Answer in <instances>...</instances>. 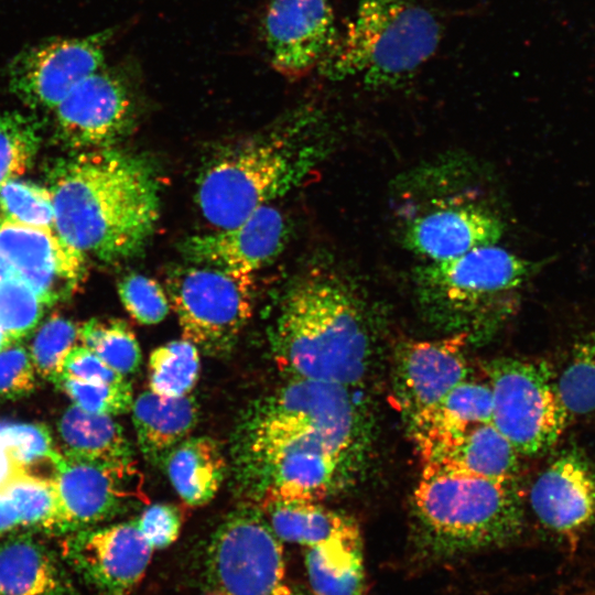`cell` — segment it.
Returning <instances> with one entry per match:
<instances>
[{"instance_id":"cell-1","label":"cell","mask_w":595,"mask_h":595,"mask_svg":"<svg viewBox=\"0 0 595 595\" xmlns=\"http://www.w3.org/2000/svg\"><path fill=\"white\" fill-rule=\"evenodd\" d=\"M56 234L82 255H138L160 215L159 183L142 159L107 148L64 160L51 173Z\"/></svg>"},{"instance_id":"cell-2","label":"cell","mask_w":595,"mask_h":595,"mask_svg":"<svg viewBox=\"0 0 595 595\" xmlns=\"http://www.w3.org/2000/svg\"><path fill=\"white\" fill-rule=\"evenodd\" d=\"M371 317L351 279L329 266L311 268L282 298L270 334L273 356L292 378L359 387L376 355Z\"/></svg>"},{"instance_id":"cell-3","label":"cell","mask_w":595,"mask_h":595,"mask_svg":"<svg viewBox=\"0 0 595 595\" xmlns=\"http://www.w3.org/2000/svg\"><path fill=\"white\" fill-rule=\"evenodd\" d=\"M316 115L300 111L267 133L215 158L199 175L196 201L217 228L242 221L298 186L322 159Z\"/></svg>"},{"instance_id":"cell-4","label":"cell","mask_w":595,"mask_h":595,"mask_svg":"<svg viewBox=\"0 0 595 595\" xmlns=\"http://www.w3.org/2000/svg\"><path fill=\"white\" fill-rule=\"evenodd\" d=\"M540 267L497 245L480 247L418 267L414 295L433 326L476 340L494 334L515 313L522 288Z\"/></svg>"},{"instance_id":"cell-5","label":"cell","mask_w":595,"mask_h":595,"mask_svg":"<svg viewBox=\"0 0 595 595\" xmlns=\"http://www.w3.org/2000/svg\"><path fill=\"white\" fill-rule=\"evenodd\" d=\"M412 512L423 545L435 555L500 547L517 539L524 508L517 479L422 467Z\"/></svg>"},{"instance_id":"cell-6","label":"cell","mask_w":595,"mask_h":595,"mask_svg":"<svg viewBox=\"0 0 595 595\" xmlns=\"http://www.w3.org/2000/svg\"><path fill=\"white\" fill-rule=\"evenodd\" d=\"M442 28L428 0H360L318 67L334 80L353 77L368 88L396 87L433 56Z\"/></svg>"},{"instance_id":"cell-7","label":"cell","mask_w":595,"mask_h":595,"mask_svg":"<svg viewBox=\"0 0 595 595\" xmlns=\"http://www.w3.org/2000/svg\"><path fill=\"white\" fill-rule=\"evenodd\" d=\"M292 431L317 433L340 451L361 459L369 441L370 422L355 388L292 378L251 408L237 437Z\"/></svg>"},{"instance_id":"cell-8","label":"cell","mask_w":595,"mask_h":595,"mask_svg":"<svg viewBox=\"0 0 595 595\" xmlns=\"http://www.w3.org/2000/svg\"><path fill=\"white\" fill-rule=\"evenodd\" d=\"M360 459L320 434L290 435L238 463L240 487L260 507L277 501L320 502L343 488Z\"/></svg>"},{"instance_id":"cell-9","label":"cell","mask_w":595,"mask_h":595,"mask_svg":"<svg viewBox=\"0 0 595 595\" xmlns=\"http://www.w3.org/2000/svg\"><path fill=\"white\" fill-rule=\"evenodd\" d=\"M493 393L491 423L519 455L534 456L551 448L571 415L548 364L500 357L485 366Z\"/></svg>"},{"instance_id":"cell-10","label":"cell","mask_w":595,"mask_h":595,"mask_svg":"<svg viewBox=\"0 0 595 595\" xmlns=\"http://www.w3.org/2000/svg\"><path fill=\"white\" fill-rule=\"evenodd\" d=\"M203 581L206 595H293L281 540L251 508L231 512L214 531Z\"/></svg>"},{"instance_id":"cell-11","label":"cell","mask_w":595,"mask_h":595,"mask_svg":"<svg viewBox=\"0 0 595 595\" xmlns=\"http://www.w3.org/2000/svg\"><path fill=\"white\" fill-rule=\"evenodd\" d=\"M252 281L195 264L172 271L167 298L182 338L208 356L228 354L252 315Z\"/></svg>"},{"instance_id":"cell-12","label":"cell","mask_w":595,"mask_h":595,"mask_svg":"<svg viewBox=\"0 0 595 595\" xmlns=\"http://www.w3.org/2000/svg\"><path fill=\"white\" fill-rule=\"evenodd\" d=\"M472 188L428 196L402 208L399 232L410 252L439 261L497 245L505 223Z\"/></svg>"},{"instance_id":"cell-13","label":"cell","mask_w":595,"mask_h":595,"mask_svg":"<svg viewBox=\"0 0 595 595\" xmlns=\"http://www.w3.org/2000/svg\"><path fill=\"white\" fill-rule=\"evenodd\" d=\"M133 68L102 66L78 83L54 109L57 138L72 149L107 148L132 126Z\"/></svg>"},{"instance_id":"cell-14","label":"cell","mask_w":595,"mask_h":595,"mask_svg":"<svg viewBox=\"0 0 595 595\" xmlns=\"http://www.w3.org/2000/svg\"><path fill=\"white\" fill-rule=\"evenodd\" d=\"M112 30L55 37L18 53L8 68L11 91L28 107L54 110L71 90L105 66Z\"/></svg>"},{"instance_id":"cell-15","label":"cell","mask_w":595,"mask_h":595,"mask_svg":"<svg viewBox=\"0 0 595 595\" xmlns=\"http://www.w3.org/2000/svg\"><path fill=\"white\" fill-rule=\"evenodd\" d=\"M52 484L65 531L90 528L115 517L129 498H143L134 461L104 462L61 453Z\"/></svg>"},{"instance_id":"cell-16","label":"cell","mask_w":595,"mask_h":595,"mask_svg":"<svg viewBox=\"0 0 595 595\" xmlns=\"http://www.w3.org/2000/svg\"><path fill=\"white\" fill-rule=\"evenodd\" d=\"M464 335L399 345L392 367V392L407 425L434 408L468 378Z\"/></svg>"},{"instance_id":"cell-17","label":"cell","mask_w":595,"mask_h":595,"mask_svg":"<svg viewBox=\"0 0 595 595\" xmlns=\"http://www.w3.org/2000/svg\"><path fill=\"white\" fill-rule=\"evenodd\" d=\"M0 256L46 306L71 298L85 274V256L47 227L0 218Z\"/></svg>"},{"instance_id":"cell-18","label":"cell","mask_w":595,"mask_h":595,"mask_svg":"<svg viewBox=\"0 0 595 595\" xmlns=\"http://www.w3.org/2000/svg\"><path fill=\"white\" fill-rule=\"evenodd\" d=\"M261 32L272 66L288 76L320 66L338 36L329 0H269Z\"/></svg>"},{"instance_id":"cell-19","label":"cell","mask_w":595,"mask_h":595,"mask_svg":"<svg viewBox=\"0 0 595 595\" xmlns=\"http://www.w3.org/2000/svg\"><path fill=\"white\" fill-rule=\"evenodd\" d=\"M64 550L74 569L104 595H129L154 551L136 520L82 529L65 542Z\"/></svg>"},{"instance_id":"cell-20","label":"cell","mask_w":595,"mask_h":595,"mask_svg":"<svg viewBox=\"0 0 595 595\" xmlns=\"http://www.w3.org/2000/svg\"><path fill=\"white\" fill-rule=\"evenodd\" d=\"M286 237L283 215L266 205L235 226L185 238L178 249L192 264L252 278L280 253Z\"/></svg>"},{"instance_id":"cell-21","label":"cell","mask_w":595,"mask_h":595,"mask_svg":"<svg viewBox=\"0 0 595 595\" xmlns=\"http://www.w3.org/2000/svg\"><path fill=\"white\" fill-rule=\"evenodd\" d=\"M530 507L550 531L576 537L595 526V466L575 444L562 448L530 489Z\"/></svg>"},{"instance_id":"cell-22","label":"cell","mask_w":595,"mask_h":595,"mask_svg":"<svg viewBox=\"0 0 595 595\" xmlns=\"http://www.w3.org/2000/svg\"><path fill=\"white\" fill-rule=\"evenodd\" d=\"M422 467L517 479L519 453L491 422L416 445Z\"/></svg>"},{"instance_id":"cell-23","label":"cell","mask_w":595,"mask_h":595,"mask_svg":"<svg viewBox=\"0 0 595 595\" xmlns=\"http://www.w3.org/2000/svg\"><path fill=\"white\" fill-rule=\"evenodd\" d=\"M131 410L138 446L153 465H163L170 452L188 437L198 418L196 400L188 394L166 398L145 391Z\"/></svg>"},{"instance_id":"cell-24","label":"cell","mask_w":595,"mask_h":595,"mask_svg":"<svg viewBox=\"0 0 595 595\" xmlns=\"http://www.w3.org/2000/svg\"><path fill=\"white\" fill-rule=\"evenodd\" d=\"M1 595H75L51 552L28 534L0 544Z\"/></svg>"},{"instance_id":"cell-25","label":"cell","mask_w":595,"mask_h":595,"mask_svg":"<svg viewBox=\"0 0 595 595\" xmlns=\"http://www.w3.org/2000/svg\"><path fill=\"white\" fill-rule=\"evenodd\" d=\"M163 466L178 497L191 507L209 502L227 472L219 444L208 436H188L170 452Z\"/></svg>"},{"instance_id":"cell-26","label":"cell","mask_w":595,"mask_h":595,"mask_svg":"<svg viewBox=\"0 0 595 595\" xmlns=\"http://www.w3.org/2000/svg\"><path fill=\"white\" fill-rule=\"evenodd\" d=\"M493 393L489 383L465 379L434 408L408 425L415 445L491 422Z\"/></svg>"},{"instance_id":"cell-27","label":"cell","mask_w":595,"mask_h":595,"mask_svg":"<svg viewBox=\"0 0 595 595\" xmlns=\"http://www.w3.org/2000/svg\"><path fill=\"white\" fill-rule=\"evenodd\" d=\"M281 541L306 548L336 539H359L356 522L339 512L310 501H277L261 507Z\"/></svg>"},{"instance_id":"cell-28","label":"cell","mask_w":595,"mask_h":595,"mask_svg":"<svg viewBox=\"0 0 595 595\" xmlns=\"http://www.w3.org/2000/svg\"><path fill=\"white\" fill-rule=\"evenodd\" d=\"M57 430L64 455L104 462L133 461L122 426L110 415L89 413L73 404L60 418Z\"/></svg>"},{"instance_id":"cell-29","label":"cell","mask_w":595,"mask_h":595,"mask_svg":"<svg viewBox=\"0 0 595 595\" xmlns=\"http://www.w3.org/2000/svg\"><path fill=\"white\" fill-rule=\"evenodd\" d=\"M305 567L313 595H366L361 538L309 547Z\"/></svg>"},{"instance_id":"cell-30","label":"cell","mask_w":595,"mask_h":595,"mask_svg":"<svg viewBox=\"0 0 595 595\" xmlns=\"http://www.w3.org/2000/svg\"><path fill=\"white\" fill-rule=\"evenodd\" d=\"M201 369L199 349L182 338L152 350L148 363L150 391L166 397L186 396L194 388Z\"/></svg>"},{"instance_id":"cell-31","label":"cell","mask_w":595,"mask_h":595,"mask_svg":"<svg viewBox=\"0 0 595 595\" xmlns=\"http://www.w3.org/2000/svg\"><path fill=\"white\" fill-rule=\"evenodd\" d=\"M79 342L122 376L136 372L141 364L137 337L123 321L91 318L79 326Z\"/></svg>"},{"instance_id":"cell-32","label":"cell","mask_w":595,"mask_h":595,"mask_svg":"<svg viewBox=\"0 0 595 595\" xmlns=\"http://www.w3.org/2000/svg\"><path fill=\"white\" fill-rule=\"evenodd\" d=\"M556 385L571 418L595 414V329L574 345Z\"/></svg>"},{"instance_id":"cell-33","label":"cell","mask_w":595,"mask_h":595,"mask_svg":"<svg viewBox=\"0 0 595 595\" xmlns=\"http://www.w3.org/2000/svg\"><path fill=\"white\" fill-rule=\"evenodd\" d=\"M20 526L48 532H65L52 482L23 474L7 488Z\"/></svg>"},{"instance_id":"cell-34","label":"cell","mask_w":595,"mask_h":595,"mask_svg":"<svg viewBox=\"0 0 595 595\" xmlns=\"http://www.w3.org/2000/svg\"><path fill=\"white\" fill-rule=\"evenodd\" d=\"M40 142V123L34 117L19 111L0 113V187L28 170Z\"/></svg>"},{"instance_id":"cell-35","label":"cell","mask_w":595,"mask_h":595,"mask_svg":"<svg viewBox=\"0 0 595 595\" xmlns=\"http://www.w3.org/2000/svg\"><path fill=\"white\" fill-rule=\"evenodd\" d=\"M77 342L79 326L63 316H51L39 328L31 345L30 356L35 371L54 383L64 358Z\"/></svg>"},{"instance_id":"cell-36","label":"cell","mask_w":595,"mask_h":595,"mask_svg":"<svg viewBox=\"0 0 595 595\" xmlns=\"http://www.w3.org/2000/svg\"><path fill=\"white\" fill-rule=\"evenodd\" d=\"M0 442L12 448L29 475L46 472L60 454L53 447L50 430L40 423L2 421Z\"/></svg>"},{"instance_id":"cell-37","label":"cell","mask_w":595,"mask_h":595,"mask_svg":"<svg viewBox=\"0 0 595 595\" xmlns=\"http://www.w3.org/2000/svg\"><path fill=\"white\" fill-rule=\"evenodd\" d=\"M46 306L21 277L0 279V329L13 342L28 335Z\"/></svg>"},{"instance_id":"cell-38","label":"cell","mask_w":595,"mask_h":595,"mask_svg":"<svg viewBox=\"0 0 595 595\" xmlns=\"http://www.w3.org/2000/svg\"><path fill=\"white\" fill-rule=\"evenodd\" d=\"M0 209L17 223L47 228L54 225L51 192L30 182L7 181L0 187Z\"/></svg>"},{"instance_id":"cell-39","label":"cell","mask_w":595,"mask_h":595,"mask_svg":"<svg viewBox=\"0 0 595 595\" xmlns=\"http://www.w3.org/2000/svg\"><path fill=\"white\" fill-rule=\"evenodd\" d=\"M55 386L66 393L75 405L86 412L117 415L128 412L133 403L130 382L94 383L60 378Z\"/></svg>"},{"instance_id":"cell-40","label":"cell","mask_w":595,"mask_h":595,"mask_svg":"<svg viewBox=\"0 0 595 595\" xmlns=\"http://www.w3.org/2000/svg\"><path fill=\"white\" fill-rule=\"evenodd\" d=\"M118 293L130 316L143 325L162 322L171 309L163 288L143 274L126 275L118 284Z\"/></svg>"},{"instance_id":"cell-41","label":"cell","mask_w":595,"mask_h":595,"mask_svg":"<svg viewBox=\"0 0 595 595\" xmlns=\"http://www.w3.org/2000/svg\"><path fill=\"white\" fill-rule=\"evenodd\" d=\"M35 368L30 353L17 342L0 350V399L13 400L35 388Z\"/></svg>"},{"instance_id":"cell-42","label":"cell","mask_w":595,"mask_h":595,"mask_svg":"<svg viewBox=\"0 0 595 595\" xmlns=\"http://www.w3.org/2000/svg\"><path fill=\"white\" fill-rule=\"evenodd\" d=\"M136 521L148 543L155 550L171 545L178 538L183 518L174 505L153 504Z\"/></svg>"},{"instance_id":"cell-43","label":"cell","mask_w":595,"mask_h":595,"mask_svg":"<svg viewBox=\"0 0 595 595\" xmlns=\"http://www.w3.org/2000/svg\"><path fill=\"white\" fill-rule=\"evenodd\" d=\"M60 378L94 383H112L123 380L125 376L112 370L90 349L83 345H76L64 358L57 380Z\"/></svg>"},{"instance_id":"cell-44","label":"cell","mask_w":595,"mask_h":595,"mask_svg":"<svg viewBox=\"0 0 595 595\" xmlns=\"http://www.w3.org/2000/svg\"><path fill=\"white\" fill-rule=\"evenodd\" d=\"M24 473V467L12 448L0 442V497L4 496L12 482Z\"/></svg>"},{"instance_id":"cell-45","label":"cell","mask_w":595,"mask_h":595,"mask_svg":"<svg viewBox=\"0 0 595 595\" xmlns=\"http://www.w3.org/2000/svg\"><path fill=\"white\" fill-rule=\"evenodd\" d=\"M20 526L18 513L7 497H0V533Z\"/></svg>"},{"instance_id":"cell-46","label":"cell","mask_w":595,"mask_h":595,"mask_svg":"<svg viewBox=\"0 0 595 595\" xmlns=\"http://www.w3.org/2000/svg\"><path fill=\"white\" fill-rule=\"evenodd\" d=\"M13 340H11L1 329H0V350L6 348L9 344H11Z\"/></svg>"},{"instance_id":"cell-47","label":"cell","mask_w":595,"mask_h":595,"mask_svg":"<svg viewBox=\"0 0 595 595\" xmlns=\"http://www.w3.org/2000/svg\"><path fill=\"white\" fill-rule=\"evenodd\" d=\"M293 595H313V594H307V593L301 592V591H293Z\"/></svg>"},{"instance_id":"cell-48","label":"cell","mask_w":595,"mask_h":595,"mask_svg":"<svg viewBox=\"0 0 595 595\" xmlns=\"http://www.w3.org/2000/svg\"><path fill=\"white\" fill-rule=\"evenodd\" d=\"M0 595H1V593H0Z\"/></svg>"}]
</instances>
